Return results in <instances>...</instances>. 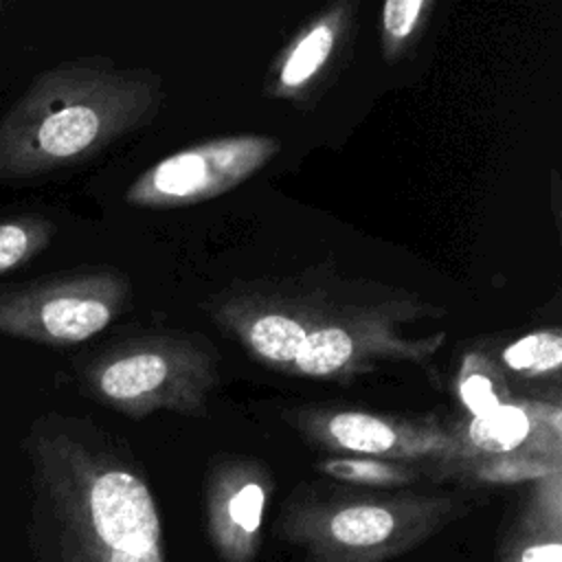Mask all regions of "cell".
I'll return each mask as SVG.
<instances>
[{
  "instance_id": "6da1fadb",
  "label": "cell",
  "mask_w": 562,
  "mask_h": 562,
  "mask_svg": "<svg viewBox=\"0 0 562 562\" xmlns=\"http://www.w3.org/2000/svg\"><path fill=\"white\" fill-rule=\"evenodd\" d=\"M24 448L35 562H169L156 496L119 437L86 417L46 415Z\"/></svg>"
},
{
  "instance_id": "7a4b0ae2",
  "label": "cell",
  "mask_w": 562,
  "mask_h": 562,
  "mask_svg": "<svg viewBox=\"0 0 562 562\" xmlns=\"http://www.w3.org/2000/svg\"><path fill=\"white\" fill-rule=\"evenodd\" d=\"M162 101V77L145 66L101 55L50 66L0 116V180L86 162L151 123Z\"/></svg>"
},
{
  "instance_id": "3957f363",
  "label": "cell",
  "mask_w": 562,
  "mask_h": 562,
  "mask_svg": "<svg viewBox=\"0 0 562 562\" xmlns=\"http://www.w3.org/2000/svg\"><path fill=\"white\" fill-rule=\"evenodd\" d=\"M437 314L441 310L417 294L345 281L301 342L290 373L349 382L380 362H426L443 347L446 331L411 336L408 327Z\"/></svg>"
},
{
  "instance_id": "277c9868",
  "label": "cell",
  "mask_w": 562,
  "mask_h": 562,
  "mask_svg": "<svg viewBox=\"0 0 562 562\" xmlns=\"http://www.w3.org/2000/svg\"><path fill=\"white\" fill-rule=\"evenodd\" d=\"M450 494L331 496L292 503L279 531L305 562H384L417 547L461 516Z\"/></svg>"
},
{
  "instance_id": "5b68a950",
  "label": "cell",
  "mask_w": 562,
  "mask_h": 562,
  "mask_svg": "<svg viewBox=\"0 0 562 562\" xmlns=\"http://www.w3.org/2000/svg\"><path fill=\"white\" fill-rule=\"evenodd\" d=\"M217 382L215 347L182 334L123 340L101 351L83 369L88 395L132 419L158 411L202 417Z\"/></svg>"
},
{
  "instance_id": "8992f818",
  "label": "cell",
  "mask_w": 562,
  "mask_h": 562,
  "mask_svg": "<svg viewBox=\"0 0 562 562\" xmlns=\"http://www.w3.org/2000/svg\"><path fill=\"white\" fill-rule=\"evenodd\" d=\"M130 301V279L112 268L40 279L0 292V334L53 347L79 345L116 321Z\"/></svg>"
},
{
  "instance_id": "52a82bcc",
  "label": "cell",
  "mask_w": 562,
  "mask_h": 562,
  "mask_svg": "<svg viewBox=\"0 0 562 562\" xmlns=\"http://www.w3.org/2000/svg\"><path fill=\"white\" fill-rule=\"evenodd\" d=\"M345 279L312 270L303 277L250 283L213 299V321L257 362L290 373L294 356Z\"/></svg>"
},
{
  "instance_id": "ba28073f",
  "label": "cell",
  "mask_w": 562,
  "mask_h": 562,
  "mask_svg": "<svg viewBox=\"0 0 562 562\" xmlns=\"http://www.w3.org/2000/svg\"><path fill=\"white\" fill-rule=\"evenodd\" d=\"M283 417L312 443L342 457H371L397 463L428 461L457 468L461 446L452 426L437 415L402 417L358 408L305 406Z\"/></svg>"
},
{
  "instance_id": "9c48e42d",
  "label": "cell",
  "mask_w": 562,
  "mask_h": 562,
  "mask_svg": "<svg viewBox=\"0 0 562 562\" xmlns=\"http://www.w3.org/2000/svg\"><path fill=\"white\" fill-rule=\"evenodd\" d=\"M281 149L266 134L217 136L154 162L125 189L138 209H182L228 193L263 169Z\"/></svg>"
},
{
  "instance_id": "30bf717a",
  "label": "cell",
  "mask_w": 562,
  "mask_h": 562,
  "mask_svg": "<svg viewBox=\"0 0 562 562\" xmlns=\"http://www.w3.org/2000/svg\"><path fill=\"white\" fill-rule=\"evenodd\" d=\"M272 487V474L259 459L224 454L211 463L204 485L206 531L222 562L255 560Z\"/></svg>"
},
{
  "instance_id": "8fae6325",
  "label": "cell",
  "mask_w": 562,
  "mask_h": 562,
  "mask_svg": "<svg viewBox=\"0 0 562 562\" xmlns=\"http://www.w3.org/2000/svg\"><path fill=\"white\" fill-rule=\"evenodd\" d=\"M358 22V2L342 0L314 13L272 59L263 92L299 105L321 97L349 55Z\"/></svg>"
},
{
  "instance_id": "7c38bea8",
  "label": "cell",
  "mask_w": 562,
  "mask_h": 562,
  "mask_svg": "<svg viewBox=\"0 0 562 562\" xmlns=\"http://www.w3.org/2000/svg\"><path fill=\"white\" fill-rule=\"evenodd\" d=\"M560 406L509 400L481 415L465 417L452 430L461 446L463 470L472 463L516 457H538L560 463Z\"/></svg>"
},
{
  "instance_id": "4fadbf2b",
  "label": "cell",
  "mask_w": 562,
  "mask_h": 562,
  "mask_svg": "<svg viewBox=\"0 0 562 562\" xmlns=\"http://www.w3.org/2000/svg\"><path fill=\"white\" fill-rule=\"evenodd\" d=\"M527 503L503 538V562H562V481L560 472L531 481Z\"/></svg>"
},
{
  "instance_id": "5bb4252c",
  "label": "cell",
  "mask_w": 562,
  "mask_h": 562,
  "mask_svg": "<svg viewBox=\"0 0 562 562\" xmlns=\"http://www.w3.org/2000/svg\"><path fill=\"white\" fill-rule=\"evenodd\" d=\"M498 367L503 373H512L520 380H544L553 378L558 382L562 367V331L558 327L533 329L498 353Z\"/></svg>"
},
{
  "instance_id": "9a60e30c",
  "label": "cell",
  "mask_w": 562,
  "mask_h": 562,
  "mask_svg": "<svg viewBox=\"0 0 562 562\" xmlns=\"http://www.w3.org/2000/svg\"><path fill=\"white\" fill-rule=\"evenodd\" d=\"M457 397L468 417L481 415L498 404L514 400L507 375L498 362L483 351H470L461 360L457 375Z\"/></svg>"
},
{
  "instance_id": "2e32d148",
  "label": "cell",
  "mask_w": 562,
  "mask_h": 562,
  "mask_svg": "<svg viewBox=\"0 0 562 562\" xmlns=\"http://www.w3.org/2000/svg\"><path fill=\"white\" fill-rule=\"evenodd\" d=\"M432 0H389L380 11V48L384 61H397L417 44L435 11Z\"/></svg>"
},
{
  "instance_id": "e0dca14e",
  "label": "cell",
  "mask_w": 562,
  "mask_h": 562,
  "mask_svg": "<svg viewBox=\"0 0 562 562\" xmlns=\"http://www.w3.org/2000/svg\"><path fill=\"white\" fill-rule=\"evenodd\" d=\"M318 470L331 479L369 487H402L411 485L419 476V470L411 463L342 454L321 461Z\"/></svg>"
},
{
  "instance_id": "ac0fdd59",
  "label": "cell",
  "mask_w": 562,
  "mask_h": 562,
  "mask_svg": "<svg viewBox=\"0 0 562 562\" xmlns=\"http://www.w3.org/2000/svg\"><path fill=\"white\" fill-rule=\"evenodd\" d=\"M55 224L42 215H18L0 222V277L24 266L48 248Z\"/></svg>"
},
{
  "instance_id": "d6986e66",
  "label": "cell",
  "mask_w": 562,
  "mask_h": 562,
  "mask_svg": "<svg viewBox=\"0 0 562 562\" xmlns=\"http://www.w3.org/2000/svg\"><path fill=\"white\" fill-rule=\"evenodd\" d=\"M2 9H4V7H2V4H0V20H2Z\"/></svg>"
}]
</instances>
